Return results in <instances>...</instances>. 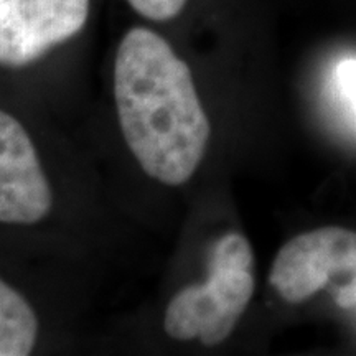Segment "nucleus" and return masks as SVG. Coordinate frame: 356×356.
I'll use <instances>...</instances> for the list:
<instances>
[{"label":"nucleus","instance_id":"obj_6","mask_svg":"<svg viewBox=\"0 0 356 356\" xmlns=\"http://www.w3.org/2000/svg\"><path fill=\"white\" fill-rule=\"evenodd\" d=\"M37 333L38 320L32 307L0 279V356L30 355Z\"/></svg>","mask_w":356,"mask_h":356},{"label":"nucleus","instance_id":"obj_7","mask_svg":"<svg viewBox=\"0 0 356 356\" xmlns=\"http://www.w3.org/2000/svg\"><path fill=\"white\" fill-rule=\"evenodd\" d=\"M127 2L145 19L163 22L173 19L184 10L186 0H127Z\"/></svg>","mask_w":356,"mask_h":356},{"label":"nucleus","instance_id":"obj_5","mask_svg":"<svg viewBox=\"0 0 356 356\" xmlns=\"http://www.w3.org/2000/svg\"><path fill=\"white\" fill-rule=\"evenodd\" d=\"M51 190L24 126L0 111V222L33 225L51 210Z\"/></svg>","mask_w":356,"mask_h":356},{"label":"nucleus","instance_id":"obj_9","mask_svg":"<svg viewBox=\"0 0 356 356\" xmlns=\"http://www.w3.org/2000/svg\"><path fill=\"white\" fill-rule=\"evenodd\" d=\"M0 2H3V0H0Z\"/></svg>","mask_w":356,"mask_h":356},{"label":"nucleus","instance_id":"obj_2","mask_svg":"<svg viewBox=\"0 0 356 356\" xmlns=\"http://www.w3.org/2000/svg\"><path fill=\"white\" fill-rule=\"evenodd\" d=\"M254 293V254L243 234L228 233L213 246L203 284L181 289L165 312V332L216 346L231 335Z\"/></svg>","mask_w":356,"mask_h":356},{"label":"nucleus","instance_id":"obj_1","mask_svg":"<svg viewBox=\"0 0 356 356\" xmlns=\"http://www.w3.org/2000/svg\"><path fill=\"white\" fill-rule=\"evenodd\" d=\"M114 97L129 149L160 184L188 181L210 140V121L188 65L159 33L132 29L119 44Z\"/></svg>","mask_w":356,"mask_h":356},{"label":"nucleus","instance_id":"obj_3","mask_svg":"<svg viewBox=\"0 0 356 356\" xmlns=\"http://www.w3.org/2000/svg\"><path fill=\"white\" fill-rule=\"evenodd\" d=\"M341 274H356V231L325 226L279 249L269 282L289 304H300Z\"/></svg>","mask_w":356,"mask_h":356},{"label":"nucleus","instance_id":"obj_4","mask_svg":"<svg viewBox=\"0 0 356 356\" xmlns=\"http://www.w3.org/2000/svg\"><path fill=\"white\" fill-rule=\"evenodd\" d=\"M89 0H3L0 2V63L24 66L86 24Z\"/></svg>","mask_w":356,"mask_h":356},{"label":"nucleus","instance_id":"obj_8","mask_svg":"<svg viewBox=\"0 0 356 356\" xmlns=\"http://www.w3.org/2000/svg\"><path fill=\"white\" fill-rule=\"evenodd\" d=\"M337 79L340 91L356 111V60H345L338 65Z\"/></svg>","mask_w":356,"mask_h":356}]
</instances>
